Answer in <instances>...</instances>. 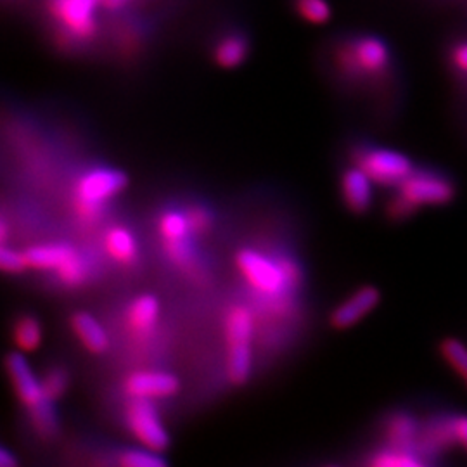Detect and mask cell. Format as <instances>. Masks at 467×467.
<instances>
[{"instance_id":"1","label":"cell","mask_w":467,"mask_h":467,"mask_svg":"<svg viewBox=\"0 0 467 467\" xmlns=\"http://www.w3.org/2000/svg\"><path fill=\"white\" fill-rule=\"evenodd\" d=\"M5 369L21 404L30 410V421L40 438H54L58 433L54 402L45 396L42 381L35 376L28 360L21 353H9L5 357Z\"/></svg>"},{"instance_id":"3","label":"cell","mask_w":467,"mask_h":467,"mask_svg":"<svg viewBox=\"0 0 467 467\" xmlns=\"http://www.w3.org/2000/svg\"><path fill=\"white\" fill-rule=\"evenodd\" d=\"M129 176L117 168H92L78 178L73 195V210L85 225L96 224L110 199L119 195Z\"/></svg>"},{"instance_id":"23","label":"cell","mask_w":467,"mask_h":467,"mask_svg":"<svg viewBox=\"0 0 467 467\" xmlns=\"http://www.w3.org/2000/svg\"><path fill=\"white\" fill-rule=\"evenodd\" d=\"M440 353L443 360L467 383V347L457 338H445L440 341Z\"/></svg>"},{"instance_id":"6","label":"cell","mask_w":467,"mask_h":467,"mask_svg":"<svg viewBox=\"0 0 467 467\" xmlns=\"http://www.w3.org/2000/svg\"><path fill=\"white\" fill-rule=\"evenodd\" d=\"M351 159L355 167L364 170L374 184L385 187H398L415 168L409 156L388 148L362 146L353 151Z\"/></svg>"},{"instance_id":"8","label":"cell","mask_w":467,"mask_h":467,"mask_svg":"<svg viewBox=\"0 0 467 467\" xmlns=\"http://www.w3.org/2000/svg\"><path fill=\"white\" fill-rule=\"evenodd\" d=\"M157 233L168 260L182 271H193L195 263V234L184 212L168 210L159 216Z\"/></svg>"},{"instance_id":"16","label":"cell","mask_w":467,"mask_h":467,"mask_svg":"<svg viewBox=\"0 0 467 467\" xmlns=\"http://www.w3.org/2000/svg\"><path fill=\"white\" fill-rule=\"evenodd\" d=\"M71 329L75 332L80 343L91 353H104L110 347L108 334L102 324L89 311H75L71 317Z\"/></svg>"},{"instance_id":"2","label":"cell","mask_w":467,"mask_h":467,"mask_svg":"<svg viewBox=\"0 0 467 467\" xmlns=\"http://www.w3.org/2000/svg\"><path fill=\"white\" fill-rule=\"evenodd\" d=\"M253 313L246 305H231L224 319V336L227 351V377L241 386L248 381L253 364Z\"/></svg>"},{"instance_id":"11","label":"cell","mask_w":467,"mask_h":467,"mask_svg":"<svg viewBox=\"0 0 467 467\" xmlns=\"http://www.w3.org/2000/svg\"><path fill=\"white\" fill-rule=\"evenodd\" d=\"M180 388V383L174 374L161 370H137L127 376L123 389L130 398L161 400L174 396Z\"/></svg>"},{"instance_id":"18","label":"cell","mask_w":467,"mask_h":467,"mask_svg":"<svg viewBox=\"0 0 467 467\" xmlns=\"http://www.w3.org/2000/svg\"><path fill=\"white\" fill-rule=\"evenodd\" d=\"M73 252L75 250L70 244H37L28 248L24 254H26L28 269L56 272L59 265Z\"/></svg>"},{"instance_id":"7","label":"cell","mask_w":467,"mask_h":467,"mask_svg":"<svg viewBox=\"0 0 467 467\" xmlns=\"http://www.w3.org/2000/svg\"><path fill=\"white\" fill-rule=\"evenodd\" d=\"M102 0H49V13L70 43H83L98 32V9Z\"/></svg>"},{"instance_id":"15","label":"cell","mask_w":467,"mask_h":467,"mask_svg":"<svg viewBox=\"0 0 467 467\" xmlns=\"http://www.w3.org/2000/svg\"><path fill=\"white\" fill-rule=\"evenodd\" d=\"M159 303L153 294H140L127 309V328L137 339H146L155 332Z\"/></svg>"},{"instance_id":"10","label":"cell","mask_w":467,"mask_h":467,"mask_svg":"<svg viewBox=\"0 0 467 467\" xmlns=\"http://www.w3.org/2000/svg\"><path fill=\"white\" fill-rule=\"evenodd\" d=\"M339 64L350 77L381 75L389 66L388 45L377 37L355 40L343 51Z\"/></svg>"},{"instance_id":"33","label":"cell","mask_w":467,"mask_h":467,"mask_svg":"<svg viewBox=\"0 0 467 467\" xmlns=\"http://www.w3.org/2000/svg\"><path fill=\"white\" fill-rule=\"evenodd\" d=\"M18 464L16 457L7 450V448H2L0 450V466L2 467H13Z\"/></svg>"},{"instance_id":"19","label":"cell","mask_w":467,"mask_h":467,"mask_svg":"<svg viewBox=\"0 0 467 467\" xmlns=\"http://www.w3.org/2000/svg\"><path fill=\"white\" fill-rule=\"evenodd\" d=\"M367 464L372 467H423L426 462L412 450L383 445L370 455Z\"/></svg>"},{"instance_id":"20","label":"cell","mask_w":467,"mask_h":467,"mask_svg":"<svg viewBox=\"0 0 467 467\" xmlns=\"http://www.w3.org/2000/svg\"><path fill=\"white\" fill-rule=\"evenodd\" d=\"M214 61L222 68H237L248 56V42L243 35L231 33L214 45Z\"/></svg>"},{"instance_id":"34","label":"cell","mask_w":467,"mask_h":467,"mask_svg":"<svg viewBox=\"0 0 467 467\" xmlns=\"http://www.w3.org/2000/svg\"><path fill=\"white\" fill-rule=\"evenodd\" d=\"M130 0H102V5L104 7H108V9H113V11H117V9H121L125 4H129Z\"/></svg>"},{"instance_id":"32","label":"cell","mask_w":467,"mask_h":467,"mask_svg":"<svg viewBox=\"0 0 467 467\" xmlns=\"http://www.w3.org/2000/svg\"><path fill=\"white\" fill-rule=\"evenodd\" d=\"M281 265H282V269H284V273H286V277H288L292 290H298L300 284H301V281H303V273H301L300 265H298L292 258H281Z\"/></svg>"},{"instance_id":"9","label":"cell","mask_w":467,"mask_h":467,"mask_svg":"<svg viewBox=\"0 0 467 467\" xmlns=\"http://www.w3.org/2000/svg\"><path fill=\"white\" fill-rule=\"evenodd\" d=\"M125 417L130 433L142 447L165 452L170 445V436L156 412L153 400L130 398Z\"/></svg>"},{"instance_id":"14","label":"cell","mask_w":467,"mask_h":467,"mask_svg":"<svg viewBox=\"0 0 467 467\" xmlns=\"http://www.w3.org/2000/svg\"><path fill=\"white\" fill-rule=\"evenodd\" d=\"M372 180L358 167L348 168L341 176V195L347 208L353 214H362L369 212L372 206Z\"/></svg>"},{"instance_id":"17","label":"cell","mask_w":467,"mask_h":467,"mask_svg":"<svg viewBox=\"0 0 467 467\" xmlns=\"http://www.w3.org/2000/svg\"><path fill=\"white\" fill-rule=\"evenodd\" d=\"M104 250L119 265H130L137 258L136 237L121 225L111 227L104 234Z\"/></svg>"},{"instance_id":"31","label":"cell","mask_w":467,"mask_h":467,"mask_svg":"<svg viewBox=\"0 0 467 467\" xmlns=\"http://www.w3.org/2000/svg\"><path fill=\"white\" fill-rule=\"evenodd\" d=\"M453 429H455L457 447L462 448L467 453V414L453 412Z\"/></svg>"},{"instance_id":"21","label":"cell","mask_w":467,"mask_h":467,"mask_svg":"<svg viewBox=\"0 0 467 467\" xmlns=\"http://www.w3.org/2000/svg\"><path fill=\"white\" fill-rule=\"evenodd\" d=\"M13 339L21 351H35L42 343V326L32 315H23L13 328Z\"/></svg>"},{"instance_id":"5","label":"cell","mask_w":467,"mask_h":467,"mask_svg":"<svg viewBox=\"0 0 467 467\" xmlns=\"http://www.w3.org/2000/svg\"><path fill=\"white\" fill-rule=\"evenodd\" d=\"M235 267L253 291L267 298H282L294 291L281 265V258L273 260L256 250L244 248L235 254Z\"/></svg>"},{"instance_id":"24","label":"cell","mask_w":467,"mask_h":467,"mask_svg":"<svg viewBox=\"0 0 467 467\" xmlns=\"http://www.w3.org/2000/svg\"><path fill=\"white\" fill-rule=\"evenodd\" d=\"M118 464L121 467H163L167 464L161 452L151 448H130L119 453Z\"/></svg>"},{"instance_id":"4","label":"cell","mask_w":467,"mask_h":467,"mask_svg":"<svg viewBox=\"0 0 467 467\" xmlns=\"http://www.w3.org/2000/svg\"><path fill=\"white\" fill-rule=\"evenodd\" d=\"M400 195L417 214L423 208L447 206L457 195V187L452 176L436 168H414L398 187Z\"/></svg>"},{"instance_id":"27","label":"cell","mask_w":467,"mask_h":467,"mask_svg":"<svg viewBox=\"0 0 467 467\" xmlns=\"http://www.w3.org/2000/svg\"><path fill=\"white\" fill-rule=\"evenodd\" d=\"M184 214H186L187 224H189V227H191V231H193L195 237L205 235V234H208L212 231L214 216H212L208 208H205V206H201V205H193V206H189Z\"/></svg>"},{"instance_id":"30","label":"cell","mask_w":467,"mask_h":467,"mask_svg":"<svg viewBox=\"0 0 467 467\" xmlns=\"http://www.w3.org/2000/svg\"><path fill=\"white\" fill-rule=\"evenodd\" d=\"M450 62L457 70L459 75L467 78V40L466 42H459L453 47V51L450 54Z\"/></svg>"},{"instance_id":"28","label":"cell","mask_w":467,"mask_h":467,"mask_svg":"<svg viewBox=\"0 0 467 467\" xmlns=\"http://www.w3.org/2000/svg\"><path fill=\"white\" fill-rule=\"evenodd\" d=\"M0 269L5 273H21L28 269L26 254L24 252H16L9 248L7 244H2L0 250Z\"/></svg>"},{"instance_id":"13","label":"cell","mask_w":467,"mask_h":467,"mask_svg":"<svg viewBox=\"0 0 467 467\" xmlns=\"http://www.w3.org/2000/svg\"><path fill=\"white\" fill-rule=\"evenodd\" d=\"M421 424H423V421H419L410 412H395V414H391L388 419H386V423H385V445L405 448V450H412V452L421 455V452H419Z\"/></svg>"},{"instance_id":"12","label":"cell","mask_w":467,"mask_h":467,"mask_svg":"<svg viewBox=\"0 0 467 467\" xmlns=\"http://www.w3.org/2000/svg\"><path fill=\"white\" fill-rule=\"evenodd\" d=\"M381 301V292L376 286H362L336 307L331 313V324L336 329H350Z\"/></svg>"},{"instance_id":"26","label":"cell","mask_w":467,"mask_h":467,"mask_svg":"<svg viewBox=\"0 0 467 467\" xmlns=\"http://www.w3.org/2000/svg\"><path fill=\"white\" fill-rule=\"evenodd\" d=\"M296 11L313 24H322L331 18V7L326 0H296Z\"/></svg>"},{"instance_id":"25","label":"cell","mask_w":467,"mask_h":467,"mask_svg":"<svg viewBox=\"0 0 467 467\" xmlns=\"http://www.w3.org/2000/svg\"><path fill=\"white\" fill-rule=\"evenodd\" d=\"M42 388L43 393L49 400L52 402H58L59 398L66 393L68 389V383H70V376L68 372L62 369V367H52V369L47 370L43 376H42Z\"/></svg>"},{"instance_id":"29","label":"cell","mask_w":467,"mask_h":467,"mask_svg":"<svg viewBox=\"0 0 467 467\" xmlns=\"http://www.w3.org/2000/svg\"><path fill=\"white\" fill-rule=\"evenodd\" d=\"M386 214H388V218L395 220V222H404L407 218H412L415 212L400 195L395 193V195L389 199L388 205H386Z\"/></svg>"},{"instance_id":"22","label":"cell","mask_w":467,"mask_h":467,"mask_svg":"<svg viewBox=\"0 0 467 467\" xmlns=\"http://www.w3.org/2000/svg\"><path fill=\"white\" fill-rule=\"evenodd\" d=\"M56 275L59 281L68 288H78L81 286L89 277V263L87 260L78 253L77 250L70 254L58 269Z\"/></svg>"}]
</instances>
